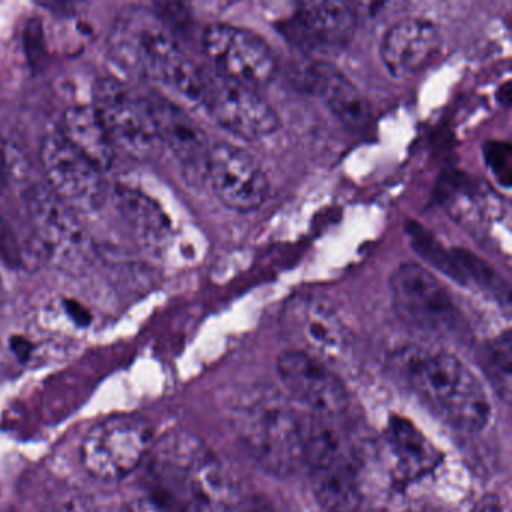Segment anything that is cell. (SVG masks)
I'll use <instances>...</instances> for the list:
<instances>
[{
    "instance_id": "cell-8",
    "label": "cell",
    "mask_w": 512,
    "mask_h": 512,
    "mask_svg": "<svg viewBox=\"0 0 512 512\" xmlns=\"http://www.w3.org/2000/svg\"><path fill=\"white\" fill-rule=\"evenodd\" d=\"M281 322L287 337L295 343V350L314 356L329 367L343 364L352 353V332L334 304L323 296H293L284 304Z\"/></svg>"
},
{
    "instance_id": "cell-14",
    "label": "cell",
    "mask_w": 512,
    "mask_h": 512,
    "mask_svg": "<svg viewBox=\"0 0 512 512\" xmlns=\"http://www.w3.org/2000/svg\"><path fill=\"white\" fill-rule=\"evenodd\" d=\"M395 310L410 325L430 332L451 331L458 311L448 290L418 263H404L389 280Z\"/></svg>"
},
{
    "instance_id": "cell-9",
    "label": "cell",
    "mask_w": 512,
    "mask_h": 512,
    "mask_svg": "<svg viewBox=\"0 0 512 512\" xmlns=\"http://www.w3.org/2000/svg\"><path fill=\"white\" fill-rule=\"evenodd\" d=\"M203 50L214 73L248 88H266L277 76L278 62L271 46L256 32L215 23L203 34Z\"/></svg>"
},
{
    "instance_id": "cell-21",
    "label": "cell",
    "mask_w": 512,
    "mask_h": 512,
    "mask_svg": "<svg viewBox=\"0 0 512 512\" xmlns=\"http://www.w3.org/2000/svg\"><path fill=\"white\" fill-rule=\"evenodd\" d=\"M61 136L101 172L115 163L116 148L92 106L71 107L62 116Z\"/></svg>"
},
{
    "instance_id": "cell-31",
    "label": "cell",
    "mask_w": 512,
    "mask_h": 512,
    "mask_svg": "<svg viewBox=\"0 0 512 512\" xmlns=\"http://www.w3.org/2000/svg\"><path fill=\"white\" fill-rule=\"evenodd\" d=\"M239 512H278L271 503L266 502L262 497H253L248 502L239 506Z\"/></svg>"
},
{
    "instance_id": "cell-19",
    "label": "cell",
    "mask_w": 512,
    "mask_h": 512,
    "mask_svg": "<svg viewBox=\"0 0 512 512\" xmlns=\"http://www.w3.org/2000/svg\"><path fill=\"white\" fill-rule=\"evenodd\" d=\"M304 85L350 130H367L371 122L370 104L361 91L331 62L314 61L308 64Z\"/></svg>"
},
{
    "instance_id": "cell-29",
    "label": "cell",
    "mask_w": 512,
    "mask_h": 512,
    "mask_svg": "<svg viewBox=\"0 0 512 512\" xmlns=\"http://www.w3.org/2000/svg\"><path fill=\"white\" fill-rule=\"evenodd\" d=\"M470 512H502V502L496 494H487L479 499Z\"/></svg>"
},
{
    "instance_id": "cell-11",
    "label": "cell",
    "mask_w": 512,
    "mask_h": 512,
    "mask_svg": "<svg viewBox=\"0 0 512 512\" xmlns=\"http://www.w3.org/2000/svg\"><path fill=\"white\" fill-rule=\"evenodd\" d=\"M286 40L314 61L347 49L358 28L355 8L344 2H304L280 25Z\"/></svg>"
},
{
    "instance_id": "cell-12",
    "label": "cell",
    "mask_w": 512,
    "mask_h": 512,
    "mask_svg": "<svg viewBox=\"0 0 512 512\" xmlns=\"http://www.w3.org/2000/svg\"><path fill=\"white\" fill-rule=\"evenodd\" d=\"M40 161L50 190L74 211H95L107 197L103 173L61 133L41 143Z\"/></svg>"
},
{
    "instance_id": "cell-13",
    "label": "cell",
    "mask_w": 512,
    "mask_h": 512,
    "mask_svg": "<svg viewBox=\"0 0 512 512\" xmlns=\"http://www.w3.org/2000/svg\"><path fill=\"white\" fill-rule=\"evenodd\" d=\"M202 106L221 127L244 140L271 136L280 128L274 107L256 89L208 71Z\"/></svg>"
},
{
    "instance_id": "cell-7",
    "label": "cell",
    "mask_w": 512,
    "mask_h": 512,
    "mask_svg": "<svg viewBox=\"0 0 512 512\" xmlns=\"http://www.w3.org/2000/svg\"><path fill=\"white\" fill-rule=\"evenodd\" d=\"M151 448L152 431L145 419L116 415L88 431L82 443V463L100 481H121L139 469Z\"/></svg>"
},
{
    "instance_id": "cell-5",
    "label": "cell",
    "mask_w": 512,
    "mask_h": 512,
    "mask_svg": "<svg viewBox=\"0 0 512 512\" xmlns=\"http://www.w3.org/2000/svg\"><path fill=\"white\" fill-rule=\"evenodd\" d=\"M340 424L341 419L310 413L304 466L317 503L326 512H358L364 497L361 463Z\"/></svg>"
},
{
    "instance_id": "cell-2",
    "label": "cell",
    "mask_w": 512,
    "mask_h": 512,
    "mask_svg": "<svg viewBox=\"0 0 512 512\" xmlns=\"http://www.w3.org/2000/svg\"><path fill=\"white\" fill-rule=\"evenodd\" d=\"M392 365L406 385L457 430L476 433L490 421L484 385L457 356L410 344L395 353Z\"/></svg>"
},
{
    "instance_id": "cell-17",
    "label": "cell",
    "mask_w": 512,
    "mask_h": 512,
    "mask_svg": "<svg viewBox=\"0 0 512 512\" xmlns=\"http://www.w3.org/2000/svg\"><path fill=\"white\" fill-rule=\"evenodd\" d=\"M145 98L163 148H169L175 155L188 181H205L206 163L212 148L205 131L172 101L158 95Z\"/></svg>"
},
{
    "instance_id": "cell-23",
    "label": "cell",
    "mask_w": 512,
    "mask_h": 512,
    "mask_svg": "<svg viewBox=\"0 0 512 512\" xmlns=\"http://www.w3.org/2000/svg\"><path fill=\"white\" fill-rule=\"evenodd\" d=\"M31 488L35 512H94L88 494L62 479L38 476Z\"/></svg>"
},
{
    "instance_id": "cell-32",
    "label": "cell",
    "mask_w": 512,
    "mask_h": 512,
    "mask_svg": "<svg viewBox=\"0 0 512 512\" xmlns=\"http://www.w3.org/2000/svg\"><path fill=\"white\" fill-rule=\"evenodd\" d=\"M14 350H16L17 353H19L20 356L28 355L29 349H31V346H29L28 341L20 340V338H16L14 340Z\"/></svg>"
},
{
    "instance_id": "cell-15",
    "label": "cell",
    "mask_w": 512,
    "mask_h": 512,
    "mask_svg": "<svg viewBox=\"0 0 512 512\" xmlns=\"http://www.w3.org/2000/svg\"><path fill=\"white\" fill-rule=\"evenodd\" d=\"M278 376L290 397L311 415L341 419L350 406L349 392L335 368L301 350H287L278 359Z\"/></svg>"
},
{
    "instance_id": "cell-26",
    "label": "cell",
    "mask_w": 512,
    "mask_h": 512,
    "mask_svg": "<svg viewBox=\"0 0 512 512\" xmlns=\"http://www.w3.org/2000/svg\"><path fill=\"white\" fill-rule=\"evenodd\" d=\"M26 250L13 224L0 214V260L10 268L26 266Z\"/></svg>"
},
{
    "instance_id": "cell-6",
    "label": "cell",
    "mask_w": 512,
    "mask_h": 512,
    "mask_svg": "<svg viewBox=\"0 0 512 512\" xmlns=\"http://www.w3.org/2000/svg\"><path fill=\"white\" fill-rule=\"evenodd\" d=\"M92 107L116 149L139 160H151L163 151L146 98L137 97L121 80H98Z\"/></svg>"
},
{
    "instance_id": "cell-30",
    "label": "cell",
    "mask_w": 512,
    "mask_h": 512,
    "mask_svg": "<svg viewBox=\"0 0 512 512\" xmlns=\"http://www.w3.org/2000/svg\"><path fill=\"white\" fill-rule=\"evenodd\" d=\"M11 172H13V169H11L7 152L0 146V194L7 190L8 184H10Z\"/></svg>"
},
{
    "instance_id": "cell-22",
    "label": "cell",
    "mask_w": 512,
    "mask_h": 512,
    "mask_svg": "<svg viewBox=\"0 0 512 512\" xmlns=\"http://www.w3.org/2000/svg\"><path fill=\"white\" fill-rule=\"evenodd\" d=\"M115 202L122 217L145 244H163L170 235V221L163 209L142 191L119 185L115 190Z\"/></svg>"
},
{
    "instance_id": "cell-10",
    "label": "cell",
    "mask_w": 512,
    "mask_h": 512,
    "mask_svg": "<svg viewBox=\"0 0 512 512\" xmlns=\"http://www.w3.org/2000/svg\"><path fill=\"white\" fill-rule=\"evenodd\" d=\"M26 211L43 250L65 268H83L91 259V241L76 211L49 185L34 184L25 193Z\"/></svg>"
},
{
    "instance_id": "cell-1",
    "label": "cell",
    "mask_w": 512,
    "mask_h": 512,
    "mask_svg": "<svg viewBox=\"0 0 512 512\" xmlns=\"http://www.w3.org/2000/svg\"><path fill=\"white\" fill-rule=\"evenodd\" d=\"M149 497L170 512L220 511L235 488L215 455L197 437L170 433L148 455Z\"/></svg>"
},
{
    "instance_id": "cell-16",
    "label": "cell",
    "mask_w": 512,
    "mask_h": 512,
    "mask_svg": "<svg viewBox=\"0 0 512 512\" xmlns=\"http://www.w3.org/2000/svg\"><path fill=\"white\" fill-rule=\"evenodd\" d=\"M205 181L224 206L244 214L259 209L269 196L268 176L259 161L229 143L212 146Z\"/></svg>"
},
{
    "instance_id": "cell-18",
    "label": "cell",
    "mask_w": 512,
    "mask_h": 512,
    "mask_svg": "<svg viewBox=\"0 0 512 512\" xmlns=\"http://www.w3.org/2000/svg\"><path fill=\"white\" fill-rule=\"evenodd\" d=\"M440 49V34L427 19L400 20L383 35L380 58L395 79H409L421 73Z\"/></svg>"
},
{
    "instance_id": "cell-28",
    "label": "cell",
    "mask_w": 512,
    "mask_h": 512,
    "mask_svg": "<svg viewBox=\"0 0 512 512\" xmlns=\"http://www.w3.org/2000/svg\"><path fill=\"white\" fill-rule=\"evenodd\" d=\"M65 308H67V313L73 317L77 325L88 326V323L91 322V314H89L88 310H86L83 305H80L79 302L67 301L65 302Z\"/></svg>"
},
{
    "instance_id": "cell-3",
    "label": "cell",
    "mask_w": 512,
    "mask_h": 512,
    "mask_svg": "<svg viewBox=\"0 0 512 512\" xmlns=\"http://www.w3.org/2000/svg\"><path fill=\"white\" fill-rule=\"evenodd\" d=\"M109 55L131 76L161 83L202 104L208 71L182 52L152 11L131 7L119 14L109 35Z\"/></svg>"
},
{
    "instance_id": "cell-20",
    "label": "cell",
    "mask_w": 512,
    "mask_h": 512,
    "mask_svg": "<svg viewBox=\"0 0 512 512\" xmlns=\"http://www.w3.org/2000/svg\"><path fill=\"white\" fill-rule=\"evenodd\" d=\"M385 448L403 481H415L436 469L439 449L409 419L391 416L385 428Z\"/></svg>"
},
{
    "instance_id": "cell-27",
    "label": "cell",
    "mask_w": 512,
    "mask_h": 512,
    "mask_svg": "<svg viewBox=\"0 0 512 512\" xmlns=\"http://www.w3.org/2000/svg\"><path fill=\"white\" fill-rule=\"evenodd\" d=\"M121 512H170L169 509L164 508L163 505L152 499V497H139V499L131 500L128 502Z\"/></svg>"
},
{
    "instance_id": "cell-4",
    "label": "cell",
    "mask_w": 512,
    "mask_h": 512,
    "mask_svg": "<svg viewBox=\"0 0 512 512\" xmlns=\"http://www.w3.org/2000/svg\"><path fill=\"white\" fill-rule=\"evenodd\" d=\"M233 430L260 467L275 476H289L304 466L310 413L304 415L274 389H254L236 404Z\"/></svg>"
},
{
    "instance_id": "cell-25",
    "label": "cell",
    "mask_w": 512,
    "mask_h": 512,
    "mask_svg": "<svg viewBox=\"0 0 512 512\" xmlns=\"http://www.w3.org/2000/svg\"><path fill=\"white\" fill-rule=\"evenodd\" d=\"M484 160L496 181L503 188L511 187L512 182V148L508 142L485 143Z\"/></svg>"
},
{
    "instance_id": "cell-24",
    "label": "cell",
    "mask_w": 512,
    "mask_h": 512,
    "mask_svg": "<svg viewBox=\"0 0 512 512\" xmlns=\"http://www.w3.org/2000/svg\"><path fill=\"white\" fill-rule=\"evenodd\" d=\"M485 367L497 394L509 403L512 379V343L509 332L488 344L485 350Z\"/></svg>"
}]
</instances>
